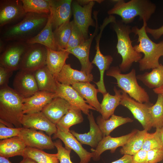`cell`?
<instances>
[{
  "label": "cell",
  "mask_w": 163,
  "mask_h": 163,
  "mask_svg": "<svg viewBox=\"0 0 163 163\" xmlns=\"http://www.w3.org/2000/svg\"><path fill=\"white\" fill-rule=\"evenodd\" d=\"M90 124V129L87 133L83 134L78 133L73 130L70 131L77 139L82 144L90 146L96 148L104 136L94 119L93 113L90 112L88 115Z\"/></svg>",
  "instance_id": "cell-21"
},
{
  "label": "cell",
  "mask_w": 163,
  "mask_h": 163,
  "mask_svg": "<svg viewBox=\"0 0 163 163\" xmlns=\"http://www.w3.org/2000/svg\"><path fill=\"white\" fill-rule=\"evenodd\" d=\"M84 120L82 111L74 107L71 106L67 113L56 124L68 130L75 125L82 123Z\"/></svg>",
  "instance_id": "cell-36"
},
{
  "label": "cell",
  "mask_w": 163,
  "mask_h": 163,
  "mask_svg": "<svg viewBox=\"0 0 163 163\" xmlns=\"http://www.w3.org/2000/svg\"><path fill=\"white\" fill-rule=\"evenodd\" d=\"M25 12L50 14L49 0H21Z\"/></svg>",
  "instance_id": "cell-37"
},
{
  "label": "cell",
  "mask_w": 163,
  "mask_h": 163,
  "mask_svg": "<svg viewBox=\"0 0 163 163\" xmlns=\"http://www.w3.org/2000/svg\"><path fill=\"white\" fill-rule=\"evenodd\" d=\"M34 74L39 91L55 93L57 81L46 65L35 71Z\"/></svg>",
  "instance_id": "cell-27"
},
{
  "label": "cell",
  "mask_w": 163,
  "mask_h": 163,
  "mask_svg": "<svg viewBox=\"0 0 163 163\" xmlns=\"http://www.w3.org/2000/svg\"><path fill=\"white\" fill-rule=\"evenodd\" d=\"M57 97L55 93L39 91L29 97L24 98L23 113L26 114L41 112L47 104Z\"/></svg>",
  "instance_id": "cell-20"
},
{
  "label": "cell",
  "mask_w": 163,
  "mask_h": 163,
  "mask_svg": "<svg viewBox=\"0 0 163 163\" xmlns=\"http://www.w3.org/2000/svg\"><path fill=\"white\" fill-rule=\"evenodd\" d=\"M121 90L122 97L120 105L129 110L134 118L141 124L144 129L148 131L150 130L152 126L149 108L153 104L151 103H147L139 102Z\"/></svg>",
  "instance_id": "cell-7"
},
{
  "label": "cell",
  "mask_w": 163,
  "mask_h": 163,
  "mask_svg": "<svg viewBox=\"0 0 163 163\" xmlns=\"http://www.w3.org/2000/svg\"><path fill=\"white\" fill-rule=\"evenodd\" d=\"M136 78L150 89L158 88L163 85V65L160 64L150 72L138 75Z\"/></svg>",
  "instance_id": "cell-31"
},
{
  "label": "cell",
  "mask_w": 163,
  "mask_h": 163,
  "mask_svg": "<svg viewBox=\"0 0 163 163\" xmlns=\"http://www.w3.org/2000/svg\"><path fill=\"white\" fill-rule=\"evenodd\" d=\"M46 48V66L55 78L66 64L70 53L65 50L57 51Z\"/></svg>",
  "instance_id": "cell-26"
},
{
  "label": "cell",
  "mask_w": 163,
  "mask_h": 163,
  "mask_svg": "<svg viewBox=\"0 0 163 163\" xmlns=\"http://www.w3.org/2000/svg\"><path fill=\"white\" fill-rule=\"evenodd\" d=\"M37 130L22 127L18 136L27 147L42 150L53 149L55 146L50 136Z\"/></svg>",
  "instance_id": "cell-14"
},
{
  "label": "cell",
  "mask_w": 163,
  "mask_h": 163,
  "mask_svg": "<svg viewBox=\"0 0 163 163\" xmlns=\"http://www.w3.org/2000/svg\"><path fill=\"white\" fill-rule=\"evenodd\" d=\"M148 131L137 130L136 133L120 150L122 155H133L142 149Z\"/></svg>",
  "instance_id": "cell-32"
},
{
  "label": "cell",
  "mask_w": 163,
  "mask_h": 163,
  "mask_svg": "<svg viewBox=\"0 0 163 163\" xmlns=\"http://www.w3.org/2000/svg\"><path fill=\"white\" fill-rule=\"evenodd\" d=\"M72 30L66 51L73 49L81 44L86 40L82 32L74 21H71Z\"/></svg>",
  "instance_id": "cell-39"
},
{
  "label": "cell",
  "mask_w": 163,
  "mask_h": 163,
  "mask_svg": "<svg viewBox=\"0 0 163 163\" xmlns=\"http://www.w3.org/2000/svg\"><path fill=\"white\" fill-rule=\"evenodd\" d=\"M163 160V148H157L147 152L145 163H157Z\"/></svg>",
  "instance_id": "cell-43"
},
{
  "label": "cell",
  "mask_w": 163,
  "mask_h": 163,
  "mask_svg": "<svg viewBox=\"0 0 163 163\" xmlns=\"http://www.w3.org/2000/svg\"><path fill=\"white\" fill-rule=\"evenodd\" d=\"M22 157L31 158L38 163H59L57 153H48L43 150L28 147H26Z\"/></svg>",
  "instance_id": "cell-35"
},
{
  "label": "cell",
  "mask_w": 163,
  "mask_h": 163,
  "mask_svg": "<svg viewBox=\"0 0 163 163\" xmlns=\"http://www.w3.org/2000/svg\"><path fill=\"white\" fill-rule=\"evenodd\" d=\"M23 127L43 131L50 136L57 131L56 125L50 121L41 112L24 114L21 120Z\"/></svg>",
  "instance_id": "cell-18"
},
{
  "label": "cell",
  "mask_w": 163,
  "mask_h": 163,
  "mask_svg": "<svg viewBox=\"0 0 163 163\" xmlns=\"http://www.w3.org/2000/svg\"><path fill=\"white\" fill-rule=\"evenodd\" d=\"M137 130L135 129L127 134L118 137H112L110 135L104 136L92 152L93 160L95 161H99L101 154L107 150H110L111 153L114 152L117 148L123 146L136 133Z\"/></svg>",
  "instance_id": "cell-19"
},
{
  "label": "cell",
  "mask_w": 163,
  "mask_h": 163,
  "mask_svg": "<svg viewBox=\"0 0 163 163\" xmlns=\"http://www.w3.org/2000/svg\"><path fill=\"white\" fill-rule=\"evenodd\" d=\"M163 148V127L156 128Z\"/></svg>",
  "instance_id": "cell-48"
},
{
  "label": "cell",
  "mask_w": 163,
  "mask_h": 163,
  "mask_svg": "<svg viewBox=\"0 0 163 163\" xmlns=\"http://www.w3.org/2000/svg\"><path fill=\"white\" fill-rule=\"evenodd\" d=\"M57 97L67 101L71 106L80 109L85 114L88 115L90 110L96 109L88 104L77 91L72 86L61 84L57 81V88L55 92Z\"/></svg>",
  "instance_id": "cell-16"
},
{
  "label": "cell",
  "mask_w": 163,
  "mask_h": 163,
  "mask_svg": "<svg viewBox=\"0 0 163 163\" xmlns=\"http://www.w3.org/2000/svg\"><path fill=\"white\" fill-rule=\"evenodd\" d=\"M114 95L107 92L103 95V98L101 104V110L100 113L102 118L107 120L113 114L117 107L120 105L122 97L121 89L118 90L115 86L113 88Z\"/></svg>",
  "instance_id": "cell-28"
},
{
  "label": "cell",
  "mask_w": 163,
  "mask_h": 163,
  "mask_svg": "<svg viewBox=\"0 0 163 163\" xmlns=\"http://www.w3.org/2000/svg\"><path fill=\"white\" fill-rule=\"evenodd\" d=\"M8 159V158L0 156V163H12Z\"/></svg>",
  "instance_id": "cell-51"
},
{
  "label": "cell",
  "mask_w": 163,
  "mask_h": 163,
  "mask_svg": "<svg viewBox=\"0 0 163 163\" xmlns=\"http://www.w3.org/2000/svg\"><path fill=\"white\" fill-rule=\"evenodd\" d=\"M96 120V123L104 137L109 135L110 133L118 127L133 121V120L129 117H123L114 114L107 120H104L101 115L97 117Z\"/></svg>",
  "instance_id": "cell-30"
},
{
  "label": "cell",
  "mask_w": 163,
  "mask_h": 163,
  "mask_svg": "<svg viewBox=\"0 0 163 163\" xmlns=\"http://www.w3.org/2000/svg\"><path fill=\"white\" fill-rule=\"evenodd\" d=\"M13 71L0 65V87L8 85Z\"/></svg>",
  "instance_id": "cell-44"
},
{
  "label": "cell",
  "mask_w": 163,
  "mask_h": 163,
  "mask_svg": "<svg viewBox=\"0 0 163 163\" xmlns=\"http://www.w3.org/2000/svg\"><path fill=\"white\" fill-rule=\"evenodd\" d=\"M71 107L66 100L57 97L47 104L41 112L50 121L56 125Z\"/></svg>",
  "instance_id": "cell-22"
},
{
  "label": "cell",
  "mask_w": 163,
  "mask_h": 163,
  "mask_svg": "<svg viewBox=\"0 0 163 163\" xmlns=\"http://www.w3.org/2000/svg\"><path fill=\"white\" fill-rule=\"evenodd\" d=\"M152 121V127H163V97L158 94L156 102L149 108Z\"/></svg>",
  "instance_id": "cell-38"
},
{
  "label": "cell",
  "mask_w": 163,
  "mask_h": 163,
  "mask_svg": "<svg viewBox=\"0 0 163 163\" xmlns=\"http://www.w3.org/2000/svg\"><path fill=\"white\" fill-rule=\"evenodd\" d=\"M113 61L112 57L110 55H103L101 56H94L91 62L98 68L100 72V80L95 84L97 86L99 92L103 94L107 93L104 82V74L106 70L110 68V65Z\"/></svg>",
  "instance_id": "cell-34"
},
{
  "label": "cell",
  "mask_w": 163,
  "mask_h": 163,
  "mask_svg": "<svg viewBox=\"0 0 163 163\" xmlns=\"http://www.w3.org/2000/svg\"><path fill=\"white\" fill-rule=\"evenodd\" d=\"M26 42L30 44H40L52 50H57L54 41L51 16L50 14L48 21L42 30L36 36Z\"/></svg>",
  "instance_id": "cell-29"
},
{
  "label": "cell",
  "mask_w": 163,
  "mask_h": 163,
  "mask_svg": "<svg viewBox=\"0 0 163 163\" xmlns=\"http://www.w3.org/2000/svg\"><path fill=\"white\" fill-rule=\"evenodd\" d=\"M56 126L57 131L53 134V138H59L64 144L66 148L73 150L80 158L79 163H89L93 157V152H89L85 149L70 130L56 125Z\"/></svg>",
  "instance_id": "cell-13"
},
{
  "label": "cell",
  "mask_w": 163,
  "mask_h": 163,
  "mask_svg": "<svg viewBox=\"0 0 163 163\" xmlns=\"http://www.w3.org/2000/svg\"><path fill=\"white\" fill-rule=\"evenodd\" d=\"M50 14L53 30L70 21L72 12V0H49Z\"/></svg>",
  "instance_id": "cell-17"
},
{
  "label": "cell",
  "mask_w": 163,
  "mask_h": 163,
  "mask_svg": "<svg viewBox=\"0 0 163 163\" xmlns=\"http://www.w3.org/2000/svg\"><path fill=\"white\" fill-rule=\"evenodd\" d=\"M97 1L91 0L84 5H81L77 1H72V3L73 21L82 32L85 39L88 38L89 27H95L96 24L92 18L91 14L95 2Z\"/></svg>",
  "instance_id": "cell-10"
},
{
  "label": "cell",
  "mask_w": 163,
  "mask_h": 163,
  "mask_svg": "<svg viewBox=\"0 0 163 163\" xmlns=\"http://www.w3.org/2000/svg\"><path fill=\"white\" fill-rule=\"evenodd\" d=\"M154 92L158 94H160L163 97V85L160 87L153 89Z\"/></svg>",
  "instance_id": "cell-50"
},
{
  "label": "cell",
  "mask_w": 163,
  "mask_h": 163,
  "mask_svg": "<svg viewBox=\"0 0 163 163\" xmlns=\"http://www.w3.org/2000/svg\"><path fill=\"white\" fill-rule=\"evenodd\" d=\"M115 2L107 13L117 15L125 24L132 22L135 18L139 16L140 20L147 22L156 9V5L149 0H131L127 2L123 0H113Z\"/></svg>",
  "instance_id": "cell-4"
},
{
  "label": "cell",
  "mask_w": 163,
  "mask_h": 163,
  "mask_svg": "<svg viewBox=\"0 0 163 163\" xmlns=\"http://www.w3.org/2000/svg\"><path fill=\"white\" fill-rule=\"evenodd\" d=\"M113 28L117 39L116 48L121 56L122 61L119 65L121 72L128 71L134 62H139L142 58L141 53L137 52L132 45L129 34L132 33L131 27L121 21L113 23Z\"/></svg>",
  "instance_id": "cell-5"
},
{
  "label": "cell",
  "mask_w": 163,
  "mask_h": 163,
  "mask_svg": "<svg viewBox=\"0 0 163 163\" xmlns=\"http://www.w3.org/2000/svg\"><path fill=\"white\" fill-rule=\"evenodd\" d=\"M14 89L24 98L29 97L39 91L34 72L20 70L13 80Z\"/></svg>",
  "instance_id": "cell-15"
},
{
  "label": "cell",
  "mask_w": 163,
  "mask_h": 163,
  "mask_svg": "<svg viewBox=\"0 0 163 163\" xmlns=\"http://www.w3.org/2000/svg\"><path fill=\"white\" fill-rule=\"evenodd\" d=\"M53 142L57 150V154L59 163H73L71 161L70 157L72 150L64 147L59 139Z\"/></svg>",
  "instance_id": "cell-41"
},
{
  "label": "cell",
  "mask_w": 163,
  "mask_h": 163,
  "mask_svg": "<svg viewBox=\"0 0 163 163\" xmlns=\"http://www.w3.org/2000/svg\"><path fill=\"white\" fill-rule=\"evenodd\" d=\"M55 78L61 84L70 85L79 82H91L93 76L92 74L87 75L81 70L74 69L70 64H66Z\"/></svg>",
  "instance_id": "cell-23"
},
{
  "label": "cell",
  "mask_w": 163,
  "mask_h": 163,
  "mask_svg": "<svg viewBox=\"0 0 163 163\" xmlns=\"http://www.w3.org/2000/svg\"><path fill=\"white\" fill-rule=\"evenodd\" d=\"M98 12H94V18L96 21L95 29L94 33L90 35L89 37L86 39L80 45L67 51L72 54L79 60L81 64V71L89 75L91 74L93 68L92 63L89 59V54L91 45L94 37L96 35L99 30L98 24L97 17Z\"/></svg>",
  "instance_id": "cell-12"
},
{
  "label": "cell",
  "mask_w": 163,
  "mask_h": 163,
  "mask_svg": "<svg viewBox=\"0 0 163 163\" xmlns=\"http://www.w3.org/2000/svg\"><path fill=\"white\" fill-rule=\"evenodd\" d=\"M72 86L87 103L100 113L101 103L97 96L99 91L94 85L89 82H79L73 84Z\"/></svg>",
  "instance_id": "cell-25"
},
{
  "label": "cell",
  "mask_w": 163,
  "mask_h": 163,
  "mask_svg": "<svg viewBox=\"0 0 163 163\" xmlns=\"http://www.w3.org/2000/svg\"><path fill=\"white\" fill-rule=\"evenodd\" d=\"M24 98L8 85L0 87V122L9 127H22Z\"/></svg>",
  "instance_id": "cell-3"
},
{
  "label": "cell",
  "mask_w": 163,
  "mask_h": 163,
  "mask_svg": "<svg viewBox=\"0 0 163 163\" xmlns=\"http://www.w3.org/2000/svg\"><path fill=\"white\" fill-rule=\"evenodd\" d=\"M111 163H132V156L124 155L121 158Z\"/></svg>",
  "instance_id": "cell-47"
},
{
  "label": "cell",
  "mask_w": 163,
  "mask_h": 163,
  "mask_svg": "<svg viewBox=\"0 0 163 163\" xmlns=\"http://www.w3.org/2000/svg\"><path fill=\"white\" fill-rule=\"evenodd\" d=\"M157 148H163L157 131L152 133L148 132L144 142L142 149L147 152Z\"/></svg>",
  "instance_id": "cell-40"
},
{
  "label": "cell",
  "mask_w": 163,
  "mask_h": 163,
  "mask_svg": "<svg viewBox=\"0 0 163 163\" xmlns=\"http://www.w3.org/2000/svg\"><path fill=\"white\" fill-rule=\"evenodd\" d=\"M71 30V22L70 21L53 30L54 41L57 50H66Z\"/></svg>",
  "instance_id": "cell-33"
},
{
  "label": "cell",
  "mask_w": 163,
  "mask_h": 163,
  "mask_svg": "<svg viewBox=\"0 0 163 163\" xmlns=\"http://www.w3.org/2000/svg\"><path fill=\"white\" fill-rule=\"evenodd\" d=\"M50 14L26 13L18 22L6 28L1 39L6 42H26L36 36L44 28Z\"/></svg>",
  "instance_id": "cell-1"
},
{
  "label": "cell",
  "mask_w": 163,
  "mask_h": 163,
  "mask_svg": "<svg viewBox=\"0 0 163 163\" xmlns=\"http://www.w3.org/2000/svg\"><path fill=\"white\" fill-rule=\"evenodd\" d=\"M5 47L0 56V65L13 71L20 69L22 58L30 44L12 42Z\"/></svg>",
  "instance_id": "cell-8"
},
{
  "label": "cell",
  "mask_w": 163,
  "mask_h": 163,
  "mask_svg": "<svg viewBox=\"0 0 163 163\" xmlns=\"http://www.w3.org/2000/svg\"><path fill=\"white\" fill-rule=\"evenodd\" d=\"M147 22L143 21L140 28L136 26L131 28L132 33L138 36V44L133 46L137 52L142 53L144 56L139 61V70L143 71L158 67L160 58L163 56V40L156 43L149 37L146 31Z\"/></svg>",
  "instance_id": "cell-2"
},
{
  "label": "cell",
  "mask_w": 163,
  "mask_h": 163,
  "mask_svg": "<svg viewBox=\"0 0 163 163\" xmlns=\"http://www.w3.org/2000/svg\"><path fill=\"white\" fill-rule=\"evenodd\" d=\"M26 14L21 0H0L1 27L21 21Z\"/></svg>",
  "instance_id": "cell-11"
},
{
  "label": "cell",
  "mask_w": 163,
  "mask_h": 163,
  "mask_svg": "<svg viewBox=\"0 0 163 163\" xmlns=\"http://www.w3.org/2000/svg\"><path fill=\"white\" fill-rule=\"evenodd\" d=\"M21 128H11L0 122V139H4L14 136H18Z\"/></svg>",
  "instance_id": "cell-42"
},
{
  "label": "cell",
  "mask_w": 163,
  "mask_h": 163,
  "mask_svg": "<svg viewBox=\"0 0 163 163\" xmlns=\"http://www.w3.org/2000/svg\"><path fill=\"white\" fill-rule=\"evenodd\" d=\"M121 72L119 66H112L107 71L106 74L115 78L118 87L131 97L140 103H150L148 93L138 82L136 69H133L126 74Z\"/></svg>",
  "instance_id": "cell-6"
},
{
  "label": "cell",
  "mask_w": 163,
  "mask_h": 163,
  "mask_svg": "<svg viewBox=\"0 0 163 163\" xmlns=\"http://www.w3.org/2000/svg\"><path fill=\"white\" fill-rule=\"evenodd\" d=\"M23 158V160L19 163H38L31 158L28 157Z\"/></svg>",
  "instance_id": "cell-49"
},
{
  "label": "cell",
  "mask_w": 163,
  "mask_h": 163,
  "mask_svg": "<svg viewBox=\"0 0 163 163\" xmlns=\"http://www.w3.org/2000/svg\"><path fill=\"white\" fill-rule=\"evenodd\" d=\"M147 152L141 149L132 155V163H145Z\"/></svg>",
  "instance_id": "cell-45"
},
{
  "label": "cell",
  "mask_w": 163,
  "mask_h": 163,
  "mask_svg": "<svg viewBox=\"0 0 163 163\" xmlns=\"http://www.w3.org/2000/svg\"><path fill=\"white\" fill-rule=\"evenodd\" d=\"M147 33L150 34L155 40L160 38L163 35V25L157 29H152L147 26L146 27Z\"/></svg>",
  "instance_id": "cell-46"
},
{
  "label": "cell",
  "mask_w": 163,
  "mask_h": 163,
  "mask_svg": "<svg viewBox=\"0 0 163 163\" xmlns=\"http://www.w3.org/2000/svg\"><path fill=\"white\" fill-rule=\"evenodd\" d=\"M46 47L38 43L30 44L22 59L20 70L34 72L46 65Z\"/></svg>",
  "instance_id": "cell-9"
},
{
  "label": "cell",
  "mask_w": 163,
  "mask_h": 163,
  "mask_svg": "<svg viewBox=\"0 0 163 163\" xmlns=\"http://www.w3.org/2000/svg\"><path fill=\"white\" fill-rule=\"evenodd\" d=\"M26 147L19 136L0 140V156L8 158L16 156H22Z\"/></svg>",
  "instance_id": "cell-24"
}]
</instances>
